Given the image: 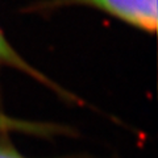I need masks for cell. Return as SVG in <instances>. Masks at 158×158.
Segmentation results:
<instances>
[{
  "label": "cell",
  "mask_w": 158,
  "mask_h": 158,
  "mask_svg": "<svg viewBox=\"0 0 158 158\" xmlns=\"http://www.w3.org/2000/svg\"><path fill=\"white\" fill-rule=\"evenodd\" d=\"M0 66H8L12 69H17L20 71H24L28 75L33 77L37 81L45 83L48 86H52V82L49 79L42 75L40 71H37L33 66L29 63L19 54L17 50H15V48L11 45V42L4 36V33L0 29Z\"/></svg>",
  "instance_id": "obj_3"
},
{
  "label": "cell",
  "mask_w": 158,
  "mask_h": 158,
  "mask_svg": "<svg viewBox=\"0 0 158 158\" xmlns=\"http://www.w3.org/2000/svg\"><path fill=\"white\" fill-rule=\"evenodd\" d=\"M0 158H28L17 152L9 142L0 141Z\"/></svg>",
  "instance_id": "obj_4"
},
{
  "label": "cell",
  "mask_w": 158,
  "mask_h": 158,
  "mask_svg": "<svg viewBox=\"0 0 158 158\" xmlns=\"http://www.w3.org/2000/svg\"><path fill=\"white\" fill-rule=\"evenodd\" d=\"M63 132H65V129L59 125L23 120V118L12 117L0 112V133H24V135L44 137L59 135V133Z\"/></svg>",
  "instance_id": "obj_2"
},
{
  "label": "cell",
  "mask_w": 158,
  "mask_h": 158,
  "mask_svg": "<svg viewBox=\"0 0 158 158\" xmlns=\"http://www.w3.org/2000/svg\"><path fill=\"white\" fill-rule=\"evenodd\" d=\"M63 4H81L103 11L144 32L157 29L158 0H59Z\"/></svg>",
  "instance_id": "obj_1"
}]
</instances>
